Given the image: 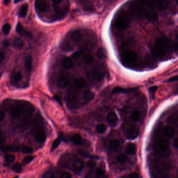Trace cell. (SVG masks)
Here are the masks:
<instances>
[{"label": "cell", "mask_w": 178, "mask_h": 178, "mask_svg": "<svg viewBox=\"0 0 178 178\" xmlns=\"http://www.w3.org/2000/svg\"><path fill=\"white\" fill-rule=\"evenodd\" d=\"M141 117V113L138 110H134L132 113L131 114V119L134 121H138L140 119Z\"/></svg>", "instance_id": "cell-28"}, {"label": "cell", "mask_w": 178, "mask_h": 178, "mask_svg": "<svg viewBox=\"0 0 178 178\" xmlns=\"http://www.w3.org/2000/svg\"><path fill=\"white\" fill-rule=\"evenodd\" d=\"M10 2V0H4V4L5 5H7Z\"/></svg>", "instance_id": "cell-53"}, {"label": "cell", "mask_w": 178, "mask_h": 178, "mask_svg": "<svg viewBox=\"0 0 178 178\" xmlns=\"http://www.w3.org/2000/svg\"><path fill=\"white\" fill-rule=\"evenodd\" d=\"M25 67L28 71H31L32 68V60L31 56H28L26 59Z\"/></svg>", "instance_id": "cell-26"}, {"label": "cell", "mask_w": 178, "mask_h": 178, "mask_svg": "<svg viewBox=\"0 0 178 178\" xmlns=\"http://www.w3.org/2000/svg\"><path fill=\"white\" fill-rule=\"evenodd\" d=\"M42 177L45 178H54V174L51 171H47L43 174Z\"/></svg>", "instance_id": "cell-41"}, {"label": "cell", "mask_w": 178, "mask_h": 178, "mask_svg": "<svg viewBox=\"0 0 178 178\" xmlns=\"http://www.w3.org/2000/svg\"><path fill=\"white\" fill-rule=\"evenodd\" d=\"M11 30V25L9 24H6L4 25L3 26L2 31L3 34L5 35H7L9 34V31Z\"/></svg>", "instance_id": "cell-39"}, {"label": "cell", "mask_w": 178, "mask_h": 178, "mask_svg": "<svg viewBox=\"0 0 178 178\" xmlns=\"http://www.w3.org/2000/svg\"><path fill=\"white\" fill-rule=\"evenodd\" d=\"M71 141H73L75 144H79L81 141V137L78 134H75L71 136Z\"/></svg>", "instance_id": "cell-29"}, {"label": "cell", "mask_w": 178, "mask_h": 178, "mask_svg": "<svg viewBox=\"0 0 178 178\" xmlns=\"http://www.w3.org/2000/svg\"><path fill=\"white\" fill-rule=\"evenodd\" d=\"M47 3L45 0H36L35 7L37 11L39 13H43L47 9Z\"/></svg>", "instance_id": "cell-6"}, {"label": "cell", "mask_w": 178, "mask_h": 178, "mask_svg": "<svg viewBox=\"0 0 178 178\" xmlns=\"http://www.w3.org/2000/svg\"><path fill=\"white\" fill-rule=\"evenodd\" d=\"M126 152L131 155H134L136 152V147L133 143H129L126 148Z\"/></svg>", "instance_id": "cell-17"}, {"label": "cell", "mask_w": 178, "mask_h": 178, "mask_svg": "<svg viewBox=\"0 0 178 178\" xmlns=\"http://www.w3.org/2000/svg\"><path fill=\"white\" fill-rule=\"evenodd\" d=\"M177 38H178V37H177Z\"/></svg>", "instance_id": "cell-57"}, {"label": "cell", "mask_w": 178, "mask_h": 178, "mask_svg": "<svg viewBox=\"0 0 178 178\" xmlns=\"http://www.w3.org/2000/svg\"><path fill=\"white\" fill-rule=\"evenodd\" d=\"M0 78H1V74H0Z\"/></svg>", "instance_id": "cell-56"}, {"label": "cell", "mask_w": 178, "mask_h": 178, "mask_svg": "<svg viewBox=\"0 0 178 178\" xmlns=\"http://www.w3.org/2000/svg\"><path fill=\"white\" fill-rule=\"evenodd\" d=\"M20 150L24 154H31L33 152V150L31 148L26 146H23L20 148Z\"/></svg>", "instance_id": "cell-36"}, {"label": "cell", "mask_w": 178, "mask_h": 178, "mask_svg": "<svg viewBox=\"0 0 178 178\" xmlns=\"http://www.w3.org/2000/svg\"><path fill=\"white\" fill-rule=\"evenodd\" d=\"M2 45H3V47H5V48L8 47L9 45V42L8 40H5L3 41V42H2Z\"/></svg>", "instance_id": "cell-48"}, {"label": "cell", "mask_w": 178, "mask_h": 178, "mask_svg": "<svg viewBox=\"0 0 178 178\" xmlns=\"http://www.w3.org/2000/svg\"><path fill=\"white\" fill-rule=\"evenodd\" d=\"M22 165L20 163H15L12 166V170L15 173H20L22 171Z\"/></svg>", "instance_id": "cell-31"}, {"label": "cell", "mask_w": 178, "mask_h": 178, "mask_svg": "<svg viewBox=\"0 0 178 178\" xmlns=\"http://www.w3.org/2000/svg\"><path fill=\"white\" fill-rule=\"evenodd\" d=\"M15 156L11 154H7L5 156V160L6 162L9 164H11L15 160Z\"/></svg>", "instance_id": "cell-35"}, {"label": "cell", "mask_w": 178, "mask_h": 178, "mask_svg": "<svg viewBox=\"0 0 178 178\" xmlns=\"http://www.w3.org/2000/svg\"><path fill=\"white\" fill-rule=\"evenodd\" d=\"M71 177V173L68 172H64L62 173L61 175V178H70Z\"/></svg>", "instance_id": "cell-45"}, {"label": "cell", "mask_w": 178, "mask_h": 178, "mask_svg": "<svg viewBox=\"0 0 178 178\" xmlns=\"http://www.w3.org/2000/svg\"><path fill=\"white\" fill-rule=\"evenodd\" d=\"M167 81L168 82H173L178 81V75L170 78L169 79L167 80Z\"/></svg>", "instance_id": "cell-46"}, {"label": "cell", "mask_w": 178, "mask_h": 178, "mask_svg": "<svg viewBox=\"0 0 178 178\" xmlns=\"http://www.w3.org/2000/svg\"><path fill=\"white\" fill-rule=\"evenodd\" d=\"M68 84V81L66 77H60L58 81V86L61 88H64Z\"/></svg>", "instance_id": "cell-22"}, {"label": "cell", "mask_w": 178, "mask_h": 178, "mask_svg": "<svg viewBox=\"0 0 178 178\" xmlns=\"http://www.w3.org/2000/svg\"><path fill=\"white\" fill-rule=\"evenodd\" d=\"M130 18L129 13L124 10H120L114 18L113 24V30L117 32L124 31L130 24Z\"/></svg>", "instance_id": "cell-1"}, {"label": "cell", "mask_w": 178, "mask_h": 178, "mask_svg": "<svg viewBox=\"0 0 178 178\" xmlns=\"http://www.w3.org/2000/svg\"><path fill=\"white\" fill-rule=\"evenodd\" d=\"M117 160L119 162L124 163V162H126V161L127 160V156L125 155L124 154H120L119 155L117 156Z\"/></svg>", "instance_id": "cell-37"}, {"label": "cell", "mask_w": 178, "mask_h": 178, "mask_svg": "<svg viewBox=\"0 0 178 178\" xmlns=\"http://www.w3.org/2000/svg\"><path fill=\"white\" fill-rule=\"evenodd\" d=\"M23 78V75L21 72H17L13 76V79L15 82H19Z\"/></svg>", "instance_id": "cell-40"}, {"label": "cell", "mask_w": 178, "mask_h": 178, "mask_svg": "<svg viewBox=\"0 0 178 178\" xmlns=\"http://www.w3.org/2000/svg\"><path fill=\"white\" fill-rule=\"evenodd\" d=\"M16 31L18 34H19L21 36L26 38H31L32 37V34L29 32L24 28L22 25L18 23L16 27Z\"/></svg>", "instance_id": "cell-10"}, {"label": "cell", "mask_w": 178, "mask_h": 178, "mask_svg": "<svg viewBox=\"0 0 178 178\" xmlns=\"http://www.w3.org/2000/svg\"><path fill=\"white\" fill-rule=\"evenodd\" d=\"M170 50V45L168 40L165 38H159L156 40L153 45L154 55L159 58L164 57Z\"/></svg>", "instance_id": "cell-3"}, {"label": "cell", "mask_w": 178, "mask_h": 178, "mask_svg": "<svg viewBox=\"0 0 178 178\" xmlns=\"http://www.w3.org/2000/svg\"><path fill=\"white\" fill-rule=\"evenodd\" d=\"M94 97V94L90 90H87L85 91L83 94V100L85 104L91 102L93 99Z\"/></svg>", "instance_id": "cell-15"}, {"label": "cell", "mask_w": 178, "mask_h": 178, "mask_svg": "<svg viewBox=\"0 0 178 178\" xmlns=\"http://www.w3.org/2000/svg\"><path fill=\"white\" fill-rule=\"evenodd\" d=\"M87 76L91 82H99L103 79L104 74L101 70L94 68L88 71L87 73Z\"/></svg>", "instance_id": "cell-4"}, {"label": "cell", "mask_w": 178, "mask_h": 178, "mask_svg": "<svg viewBox=\"0 0 178 178\" xmlns=\"http://www.w3.org/2000/svg\"><path fill=\"white\" fill-rule=\"evenodd\" d=\"M55 99L56 100L57 102L59 103V104L62 105V102H61V100H60V97L58 96V95H55Z\"/></svg>", "instance_id": "cell-49"}, {"label": "cell", "mask_w": 178, "mask_h": 178, "mask_svg": "<svg viewBox=\"0 0 178 178\" xmlns=\"http://www.w3.org/2000/svg\"><path fill=\"white\" fill-rule=\"evenodd\" d=\"M96 131L99 133H104L106 130V127L103 124H99L97 125L96 127Z\"/></svg>", "instance_id": "cell-34"}, {"label": "cell", "mask_w": 178, "mask_h": 178, "mask_svg": "<svg viewBox=\"0 0 178 178\" xmlns=\"http://www.w3.org/2000/svg\"><path fill=\"white\" fill-rule=\"evenodd\" d=\"M20 0H14V3H17L19 2Z\"/></svg>", "instance_id": "cell-54"}, {"label": "cell", "mask_w": 178, "mask_h": 178, "mask_svg": "<svg viewBox=\"0 0 178 178\" xmlns=\"http://www.w3.org/2000/svg\"><path fill=\"white\" fill-rule=\"evenodd\" d=\"M13 46L15 48L18 50L21 49L24 47V43L21 38L19 37H16L13 40Z\"/></svg>", "instance_id": "cell-21"}, {"label": "cell", "mask_w": 178, "mask_h": 178, "mask_svg": "<svg viewBox=\"0 0 178 178\" xmlns=\"http://www.w3.org/2000/svg\"><path fill=\"white\" fill-rule=\"evenodd\" d=\"M5 59L4 54L2 52H0V62H2Z\"/></svg>", "instance_id": "cell-50"}, {"label": "cell", "mask_w": 178, "mask_h": 178, "mask_svg": "<svg viewBox=\"0 0 178 178\" xmlns=\"http://www.w3.org/2000/svg\"><path fill=\"white\" fill-rule=\"evenodd\" d=\"M138 174H137L136 173H130V175H128L127 177L129 178H138Z\"/></svg>", "instance_id": "cell-47"}, {"label": "cell", "mask_w": 178, "mask_h": 178, "mask_svg": "<svg viewBox=\"0 0 178 178\" xmlns=\"http://www.w3.org/2000/svg\"><path fill=\"white\" fill-rule=\"evenodd\" d=\"M4 117V114L3 112L0 111V122L2 121L3 120Z\"/></svg>", "instance_id": "cell-52"}, {"label": "cell", "mask_w": 178, "mask_h": 178, "mask_svg": "<svg viewBox=\"0 0 178 178\" xmlns=\"http://www.w3.org/2000/svg\"><path fill=\"white\" fill-rule=\"evenodd\" d=\"M173 145L175 148L178 149V139H175V141H173Z\"/></svg>", "instance_id": "cell-51"}, {"label": "cell", "mask_w": 178, "mask_h": 178, "mask_svg": "<svg viewBox=\"0 0 178 178\" xmlns=\"http://www.w3.org/2000/svg\"><path fill=\"white\" fill-rule=\"evenodd\" d=\"M84 168V162L82 160L77 159L74 161L73 163V170L77 174H79L82 171Z\"/></svg>", "instance_id": "cell-8"}, {"label": "cell", "mask_w": 178, "mask_h": 178, "mask_svg": "<svg viewBox=\"0 0 178 178\" xmlns=\"http://www.w3.org/2000/svg\"><path fill=\"white\" fill-rule=\"evenodd\" d=\"M118 117L116 113L111 112L107 116V120L112 127H115L118 122Z\"/></svg>", "instance_id": "cell-12"}, {"label": "cell", "mask_w": 178, "mask_h": 178, "mask_svg": "<svg viewBox=\"0 0 178 178\" xmlns=\"http://www.w3.org/2000/svg\"><path fill=\"white\" fill-rule=\"evenodd\" d=\"M21 114V110L19 108L15 107L11 109V116L14 119H17L19 118Z\"/></svg>", "instance_id": "cell-20"}, {"label": "cell", "mask_w": 178, "mask_h": 178, "mask_svg": "<svg viewBox=\"0 0 178 178\" xmlns=\"http://www.w3.org/2000/svg\"><path fill=\"white\" fill-rule=\"evenodd\" d=\"M61 141H62V139H61L60 137H58V138H57V139L54 140V141L53 142L52 145L51 151H53L54 150H55L56 148L58 147V146H59L60 142H61Z\"/></svg>", "instance_id": "cell-32"}, {"label": "cell", "mask_w": 178, "mask_h": 178, "mask_svg": "<svg viewBox=\"0 0 178 178\" xmlns=\"http://www.w3.org/2000/svg\"><path fill=\"white\" fill-rule=\"evenodd\" d=\"M157 146L161 151H166L169 147V142L166 139H160L157 143Z\"/></svg>", "instance_id": "cell-11"}, {"label": "cell", "mask_w": 178, "mask_h": 178, "mask_svg": "<svg viewBox=\"0 0 178 178\" xmlns=\"http://www.w3.org/2000/svg\"><path fill=\"white\" fill-rule=\"evenodd\" d=\"M75 85L78 88H83L86 85V81L83 77H79L75 79Z\"/></svg>", "instance_id": "cell-19"}, {"label": "cell", "mask_w": 178, "mask_h": 178, "mask_svg": "<svg viewBox=\"0 0 178 178\" xmlns=\"http://www.w3.org/2000/svg\"><path fill=\"white\" fill-rule=\"evenodd\" d=\"M83 61L87 65H90L94 61V57L91 54L86 53L83 55Z\"/></svg>", "instance_id": "cell-18"}, {"label": "cell", "mask_w": 178, "mask_h": 178, "mask_svg": "<svg viewBox=\"0 0 178 178\" xmlns=\"http://www.w3.org/2000/svg\"><path fill=\"white\" fill-rule=\"evenodd\" d=\"M120 141L117 139H112L109 142V145L110 147L113 149V150H115L120 145Z\"/></svg>", "instance_id": "cell-27"}, {"label": "cell", "mask_w": 178, "mask_h": 178, "mask_svg": "<svg viewBox=\"0 0 178 178\" xmlns=\"http://www.w3.org/2000/svg\"><path fill=\"white\" fill-rule=\"evenodd\" d=\"M62 65L66 68H70L73 65L72 60L68 58H66L62 60Z\"/></svg>", "instance_id": "cell-25"}, {"label": "cell", "mask_w": 178, "mask_h": 178, "mask_svg": "<svg viewBox=\"0 0 178 178\" xmlns=\"http://www.w3.org/2000/svg\"><path fill=\"white\" fill-rule=\"evenodd\" d=\"M167 122L172 125H175L178 127V114H174L170 116L167 119Z\"/></svg>", "instance_id": "cell-24"}, {"label": "cell", "mask_w": 178, "mask_h": 178, "mask_svg": "<svg viewBox=\"0 0 178 178\" xmlns=\"http://www.w3.org/2000/svg\"><path fill=\"white\" fill-rule=\"evenodd\" d=\"M138 130L135 127H130L127 132V137L129 139H135L138 137Z\"/></svg>", "instance_id": "cell-9"}, {"label": "cell", "mask_w": 178, "mask_h": 178, "mask_svg": "<svg viewBox=\"0 0 178 178\" xmlns=\"http://www.w3.org/2000/svg\"><path fill=\"white\" fill-rule=\"evenodd\" d=\"M2 148H3L4 150H5V151H9V152H17V151H18V150H19V147L16 145H12L9 146H6L5 148L3 147Z\"/></svg>", "instance_id": "cell-30"}, {"label": "cell", "mask_w": 178, "mask_h": 178, "mask_svg": "<svg viewBox=\"0 0 178 178\" xmlns=\"http://www.w3.org/2000/svg\"><path fill=\"white\" fill-rule=\"evenodd\" d=\"M104 171L103 169H102L101 168H98L96 170V171H95V174L97 177H101L102 175H104Z\"/></svg>", "instance_id": "cell-43"}, {"label": "cell", "mask_w": 178, "mask_h": 178, "mask_svg": "<svg viewBox=\"0 0 178 178\" xmlns=\"http://www.w3.org/2000/svg\"><path fill=\"white\" fill-rule=\"evenodd\" d=\"M6 139V137L5 133L2 131H0V147L1 148L2 147V146L5 143Z\"/></svg>", "instance_id": "cell-33"}, {"label": "cell", "mask_w": 178, "mask_h": 178, "mask_svg": "<svg viewBox=\"0 0 178 178\" xmlns=\"http://www.w3.org/2000/svg\"><path fill=\"white\" fill-rule=\"evenodd\" d=\"M157 86H152L151 87L149 88V94H150V97L152 99H153L154 97L155 96L156 91L157 90Z\"/></svg>", "instance_id": "cell-38"}, {"label": "cell", "mask_w": 178, "mask_h": 178, "mask_svg": "<svg viewBox=\"0 0 178 178\" xmlns=\"http://www.w3.org/2000/svg\"><path fill=\"white\" fill-rule=\"evenodd\" d=\"M28 10V5L27 4H23L20 9L19 12L20 17H25L27 14Z\"/></svg>", "instance_id": "cell-23"}, {"label": "cell", "mask_w": 178, "mask_h": 178, "mask_svg": "<svg viewBox=\"0 0 178 178\" xmlns=\"http://www.w3.org/2000/svg\"><path fill=\"white\" fill-rule=\"evenodd\" d=\"M34 156H26V157L24 158V160H23V161L25 164H29L34 159Z\"/></svg>", "instance_id": "cell-42"}, {"label": "cell", "mask_w": 178, "mask_h": 178, "mask_svg": "<svg viewBox=\"0 0 178 178\" xmlns=\"http://www.w3.org/2000/svg\"><path fill=\"white\" fill-rule=\"evenodd\" d=\"M87 166L90 169H93L95 166V162L93 160H89L87 162Z\"/></svg>", "instance_id": "cell-44"}, {"label": "cell", "mask_w": 178, "mask_h": 178, "mask_svg": "<svg viewBox=\"0 0 178 178\" xmlns=\"http://www.w3.org/2000/svg\"><path fill=\"white\" fill-rule=\"evenodd\" d=\"M67 102L69 107L75 108L76 107L78 102V98L76 95L73 92L68 93L67 97Z\"/></svg>", "instance_id": "cell-7"}, {"label": "cell", "mask_w": 178, "mask_h": 178, "mask_svg": "<svg viewBox=\"0 0 178 178\" xmlns=\"http://www.w3.org/2000/svg\"><path fill=\"white\" fill-rule=\"evenodd\" d=\"M163 133L164 135L168 137H172L175 133V130L173 127L166 126L163 129Z\"/></svg>", "instance_id": "cell-16"}, {"label": "cell", "mask_w": 178, "mask_h": 178, "mask_svg": "<svg viewBox=\"0 0 178 178\" xmlns=\"http://www.w3.org/2000/svg\"><path fill=\"white\" fill-rule=\"evenodd\" d=\"M137 89L136 88H123L121 87H116L114 89L113 93H130L136 91Z\"/></svg>", "instance_id": "cell-13"}, {"label": "cell", "mask_w": 178, "mask_h": 178, "mask_svg": "<svg viewBox=\"0 0 178 178\" xmlns=\"http://www.w3.org/2000/svg\"><path fill=\"white\" fill-rule=\"evenodd\" d=\"M54 10V20H60L65 18L69 9V0H52Z\"/></svg>", "instance_id": "cell-2"}, {"label": "cell", "mask_w": 178, "mask_h": 178, "mask_svg": "<svg viewBox=\"0 0 178 178\" xmlns=\"http://www.w3.org/2000/svg\"><path fill=\"white\" fill-rule=\"evenodd\" d=\"M34 137L36 140L40 143H43L46 139V134L43 131H38L36 133Z\"/></svg>", "instance_id": "cell-14"}, {"label": "cell", "mask_w": 178, "mask_h": 178, "mask_svg": "<svg viewBox=\"0 0 178 178\" xmlns=\"http://www.w3.org/2000/svg\"><path fill=\"white\" fill-rule=\"evenodd\" d=\"M138 59V54L135 51L127 50L122 54V59L124 62L128 64H131L136 62Z\"/></svg>", "instance_id": "cell-5"}, {"label": "cell", "mask_w": 178, "mask_h": 178, "mask_svg": "<svg viewBox=\"0 0 178 178\" xmlns=\"http://www.w3.org/2000/svg\"><path fill=\"white\" fill-rule=\"evenodd\" d=\"M176 2H177V4L178 5V0H176Z\"/></svg>", "instance_id": "cell-55"}]
</instances>
